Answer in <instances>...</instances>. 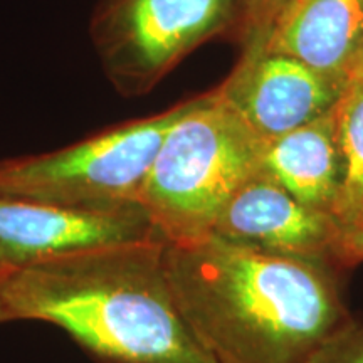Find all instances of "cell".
<instances>
[{
	"mask_svg": "<svg viewBox=\"0 0 363 363\" xmlns=\"http://www.w3.org/2000/svg\"><path fill=\"white\" fill-rule=\"evenodd\" d=\"M175 301L214 363H306L350 320L338 267L219 235L167 244Z\"/></svg>",
	"mask_w": 363,
	"mask_h": 363,
	"instance_id": "obj_1",
	"label": "cell"
},
{
	"mask_svg": "<svg viewBox=\"0 0 363 363\" xmlns=\"http://www.w3.org/2000/svg\"><path fill=\"white\" fill-rule=\"evenodd\" d=\"M165 246L106 244L2 269L0 323H51L98 363H214L177 305Z\"/></svg>",
	"mask_w": 363,
	"mask_h": 363,
	"instance_id": "obj_2",
	"label": "cell"
},
{
	"mask_svg": "<svg viewBox=\"0 0 363 363\" xmlns=\"http://www.w3.org/2000/svg\"><path fill=\"white\" fill-rule=\"evenodd\" d=\"M261 147L216 88L197 94L163 138L138 195L160 238L187 244L214 234L227 202L261 172Z\"/></svg>",
	"mask_w": 363,
	"mask_h": 363,
	"instance_id": "obj_3",
	"label": "cell"
},
{
	"mask_svg": "<svg viewBox=\"0 0 363 363\" xmlns=\"http://www.w3.org/2000/svg\"><path fill=\"white\" fill-rule=\"evenodd\" d=\"M194 101L195 96L65 148L4 158L0 197L84 211L140 206V190L163 138Z\"/></svg>",
	"mask_w": 363,
	"mask_h": 363,
	"instance_id": "obj_4",
	"label": "cell"
},
{
	"mask_svg": "<svg viewBox=\"0 0 363 363\" xmlns=\"http://www.w3.org/2000/svg\"><path fill=\"white\" fill-rule=\"evenodd\" d=\"M238 0H98L89 39L118 94H148L202 44L235 39Z\"/></svg>",
	"mask_w": 363,
	"mask_h": 363,
	"instance_id": "obj_5",
	"label": "cell"
},
{
	"mask_svg": "<svg viewBox=\"0 0 363 363\" xmlns=\"http://www.w3.org/2000/svg\"><path fill=\"white\" fill-rule=\"evenodd\" d=\"M345 86L347 81L262 48L242 49L216 91L264 142L328 115Z\"/></svg>",
	"mask_w": 363,
	"mask_h": 363,
	"instance_id": "obj_6",
	"label": "cell"
},
{
	"mask_svg": "<svg viewBox=\"0 0 363 363\" xmlns=\"http://www.w3.org/2000/svg\"><path fill=\"white\" fill-rule=\"evenodd\" d=\"M214 235L272 256L345 267L337 219L299 202L262 170L227 202Z\"/></svg>",
	"mask_w": 363,
	"mask_h": 363,
	"instance_id": "obj_7",
	"label": "cell"
},
{
	"mask_svg": "<svg viewBox=\"0 0 363 363\" xmlns=\"http://www.w3.org/2000/svg\"><path fill=\"white\" fill-rule=\"evenodd\" d=\"M160 238L140 206L84 211L0 197V271L79 249Z\"/></svg>",
	"mask_w": 363,
	"mask_h": 363,
	"instance_id": "obj_8",
	"label": "cell"
},
{
	"mask_svg": "<svg viewBox=\"0 0 363 363\" xmlns=\"http://www.w3.org/2000/svg\"><path fill=\"white\" fill-rule=\"evenodd\" d=\"M264 48L348 83L363 48V0H288Z\"/></svg>",
	"mask_w": 363,
	"mask_h": 363,
	"instance_id": "obj_9",
	"label": "cell"
},
{
	"mask_svg": "<svg viewBox=\"0 0 363 363\" xmlns=\"http://www.w3.org/2000/svg\"><path fill=\"white\" fill-rule=\"evenodd\" d=\"M261 170L299 202L333 216L342 184L333 111L289 133L264 140Z\"/></svg>",
	"mask_w": 363,
	"mask_h": 363,
	"instance_id": "obj_10",
	"label": "cell"
},
{
	"mask_svg": "<svg viewBox=\"0 0 363 363\" xmlns=\"http://www.w3.org/2000/svg\"><path fill=\"white\" fill-rule=\"evenodd\" d=\"M333 115L342 158V184L333 217L343 233L363 214V78L348 79Z\"/></svg>",
	"mask_w": 363,
	"mask_h": 363,
	"instance_id": "obj_11",
	"label": "cell"
},
{
	"mask_svg": "<svg viewBox=\"0 0 363 363\" xmlns=\"http://www.w3.org/2000/svg\"><path fill=\"white\" fill-rule=\"evenodd\" d=\"M288 0H238L239 24L235 39L242 49H262L276 17Z\"/></svg>",
	"mask_w": 363,
	"mask_h": 363,
	"instance_id": "obj_12",
	"label": "cell"
},
{
	"mask_svg": "<svg viewBox=\"0 0 363 363\" xmlns=\"http://www.w3.org/2000/svg\"><path fill=\"white\" fill-rule=\"evenodd\" d=\"M306 363H363V325L350 318L318 347Z\"/></svg>",
	"mask_w": 363,
	"mask_h": 363,
	"instance_id": "obj_13",
	"label": "cell"
},
{
	"mask_svg": "<svg viewBox=\"0 0 363 363\" xmlns=\"http://www.w3.org/2000/svg\"><path fill=\"white\" fill-rule=\"evenodd\" d=\"M363 261V214L342 233V262L350 267Z\"/></svg>",
	"mask_w": 363,
	"mask_h": 363,
	"instance_id": "obj_14",
	"label": "cell"
},
{
	"mask_svg": "<svg viewBox=\"0 0 363 363\" xmlns=\"http://www.w3.org/2000/svg\"><path fill=\"white\" fill-rule=\"evenodd\" d=\"M352 78H363V48H362L360 57H358V62H357L355 69H353V74L350 76V79Z\"/></svg>",
	"mask_w": 363,
	"mask_h": 363,
	"instance_id": "obj_15",
	"label": "cell"
}]
</instances>
